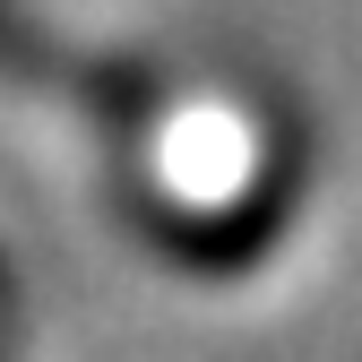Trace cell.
Masks as SVG:
<instances>
[{
  "label": "cell",
  "instance_id": "obj_1",
  "mask_svg": "<svg viewBox=\"0 0 362 362\" xmlns=\"http://www.w3.org/2000/svg\"><path fill=\"white\" fill-rule=\"evenodd\" d=\"M0 78L26 86V95H52V104H69V112H86V121H104V129H129V121H147V112L164 104V86H156L139 61L52 35L26 0H0Z\"/></svg>",
  "mask_w": 362,
  "mask_h": 362
}]
</instances>
